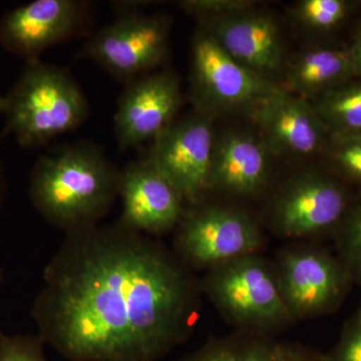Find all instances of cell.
Listing matches in <instances>:
<instances>
[{"instance_id":"obj_1","label":"cell","mask_w":361,"mask_h":361,"mask_svg":"<svg viewBox=\"0 0 361 361\" xmlns=\"http://www.w3.org/2000/svg\"><path fill=\"white\" fill-rule=\"evenodd\" d=\"M201 285L175 253L120 222L66 234L32 306L37 334L70 361H158L184 343Z\"/></svg>"},{"instance_id":"obj_2","label":"cell","mask_w":361,"mask_h":361,"mask_svg":"<svg viewBox=\"0 0 361 361\" xmlns=\"http://www.w3.org/2000/svg\"><path fill=\"white\" fill-rule=\"evenodd\" d=\"M120 171L94 145L75 144L42 157L30 197L37 212L66 234L99 224L118 198Z\"/></svg>"},{"instance_id":"obj_3","label":"cell","mask_w":361,"mask_h":361,"mask_svg":"<svg viewBox=\"0 0 361 361\" xmlns=\"http://www.w3.org/2000/svg\"><path fill=\"white\" fill-rule=\"evenodd\" d=\"M89 103L68 71L27 61L6 97V133L20 146L37 147L75 130L87 120Z\"/></svg>"},{"instance_id":"obj_4","label":"cell","mask_w":361,"mask_h":361,"mask_svg":"<svg viewBox=\"0 0 361 361\" xmlns=\"http://www.w3.org/2000/svg\"><path fill=\"white\" fill-rule=\"evenodd\" d=\"M256 254L207 270L201 289L233 324L244 332L266 334L290 322L292 316L276 270Z\"/></svg>"},{"instance_id":"obj_5","label":"cell","mask_w":361,"mask_h":361,"mask_svg":"<svg viewBox=\"0 0 361 361\" xmlns=\"http://www.w3.org/2000/svg\"><path fill=\"white\" fill-rule=\"evenodd\" d=\"M281 85L256 75L234 61L203 27L192 44L191 96L194 110L215 118L239 115L251 118Z\"/></svg>"},{"instance_id":"obj_6","label":"cell","mask_w":361,"mask_h":361,"mask_svg":"<svg viewBox=\"0 0 361 361\" xmlns=\"http://www.w3.org/2000/svg\"><path fill=\"white\" fill-rule=\"evenodd\" d=\"M178 224L176 256L189 269H211L228 261L256 254L262 243L250 215L219 204H191Z\"/></svg>"},{"instance_id":"obj_7","label":"cell","mask_w":361,"mask_h":361,"mask_svg":"<svg viewBox=\"0 0 361 361\" xmlns=\"http://www.w3.org/2000/svg\"><path fill=\"white\" fill-rule=\"evenodd\" d=\"M170 25L161 16L133 11L90 39L85 54L111 75L135 80L160 66L167 56Z\"/></svg>"},{"instance_id":"obj_8","label":"cell","mask_w":361,"mask_h":361,"mask_svg":"<svg viewBox=\"0 0 361 361\" xmlns=\"http://www.w3.org/2000/svg\"><path fill=\"white\" fill-rule=\"evenodd\" d=\"M214 120L195 111L171 123L153 140L148 159L185 201L195 204L209 191L215 134Z\"/></svg>"},{"instance_id":"obj_9","label":"cell","mask_w":361,"mask_h":361,"mask_svg":"<svg viewBox=\"0 0 361 361\" xmlns=\"http://www.w3.org/2000/svg\"><path fill=\"white\" fill-rule=\"evenodd\" d=\"M275 270L292 318L313 317L334 310L345 297L353 279L341 261L312 247L282 252Z\"/></svg>"},{"instance_id":"obj_10","label":"cell","mask_w":361,"mask_h":361,"mask_svg":"<svg viewBox=\"0 0 361 361\" xmlns=\"http://www.w3.org/2000/svg\"><path fill=\"white\" fill-rule=\"evenodd\" d=\"M348 209V194L337 180L320 171H305L277 195L271 221L281 236L302 238L339 227Z\"/></svg>"},{"instance_id":"obj_11","label":"cell","mask_w":361,"mask_h":361,"mask_svg":"<svg viewBox=\"0 0 361 361\" xmlns=\"http://www.w3.org/2000/svg\"><path fill=\"white\" fill-rule=\"evenodd\" d=\"M180 103L179 78L172 71L147 73L133 80L118 101L114 118L118 148L153 141L175 122Z\"/></svg>"},{"instance_id":"obj_12","label":"cell","mask_w":361,"mask_h":361,"mask_svg":"<svg viewBox=\"0 0 361 361\" xmlns=\"http://www.w3.org/2000/svg\"><path fill=\"white\" fill-rule=\"evenodd\" d=\"M118 196L123 204L120 223L145 235L174 229L184 215V198L148 158L120 171Z\"/></svg>"},{"instance_id":"obj_13","label":"cell","mask_w":361,"mask_h":361,"mask_svg":"<svg viewBox=\"0 0 361 361\" xmlns=\"http://www.w3.org/2000/svg\"><path fill=\"white\" fill-rule=\"evenodd\" d=\"M87 7L75 0H35L18 7L0 20V44L26 61L39 59L45 49L75 35Z\"/></svg>"},{"instance_id":"obj_14","label":"cell","mask_w":361,"mask_h":361,"mask_svg":"<svg viewBox=\"0 0 361 361\" xmlns=\"http://www.w3.org/2000/svg\"><path fill=\"white\" fill-rule=\"evenodd\" d=\"M200 26L234 61L256 75L275 82L278 73L284 71L283 42L279 26L270 14L255 7L201 20Z\"/></svg>"},{"instance_id":"obj_15","label":"cell","mask_w":361,"mask_h":361,"mask_svg":"<svg viewBox=\"0 0 361 361\" xmlns=\"http://www.w3.org/2000/svg\"><path fill=\"white\" fill-rule=\"evenodd\" d=\"M271 155L310 156L326 148L329 130L311 102L282 90L251 116Z\"/></svg>"},{"instance_id":"obj_16","label":"cell","mask_w":361,"mask_h":361,"mask_svg":"<svg viewBox=\"0 0 361 361\" xmlns=\"http://www.w3.org/2000/svg\"><path fill=\"white\" fill-rule=\"evenodd\" d=\"M270 156L260 137L223 133L214 144L209 191L241 197L258 193L269 178Z\"/></svg>"},{"instance_id":"obj_17","label":"cell","mask_w":361,"mask_h":361,"mask_svg":"<svg viewBox=\"0 0 361 361\" xmlns=\"http://www.w3.org/2000/svg\"><path fill=\"white\" fill-rule=\"evenodd\" d=\"M283 73L282 89L310 102L355 78L348 47L306 49L285 65Z\"/></svg>"},{"instance_id":"obj_18","label":"cell","mask_w":361,"mask_h":361,"mask_svg":"<svg viewBox=\"0 0 361 361\" xmlns=\"http://www.w3.org/2000/svg\"><path fill=\"white\" fill-rule=\"evenodd\" d=\"M317 351L267 334L243 332L216 339L179 361H322Z\"/></svg>"},{"instance_id":"obj_19","label":"cell","mask_w":361,"mask_h":361,"mask_svg":"<svg viewBox=\"0 0 361 361\" xmlns=\"http://www.w3.org/2000/svg\"><path fill=\"white\" fill-rule=\"evenodd\" d=\"M311 104L330 135L361 133V82L329 90Z\"/></svg>"},{"instance_id":"obj_20","label":"cell","mask_w":361,"mask_h":361,"mask_svg":"<svg viewBox=\"0 0 361 361\" xmlns=\"http://www.w3.org/2000/svg\"><path fill=\"white\" fill-rule=\"evenodd\" d=\"M355 2L346 0H301L292 9L299 25L313 32H329L353 13Z\"/></svg>"},{"instance_id":"obj_21","label":"cell","mask_w":361,"mask_h":361,"mask_svg":"<svg viewBox=\"0 0 361 361\" xmlns=\"http://www.w3.org/2000/svg\"><path fill=\"white\" fill-rule=\"evenodd\" d=\"M339 229L341 262L351 278L361 282V203L348 209Z\"/></svg>"},{"instance_id":"obj_22","label":"cell","mask_w":361,"mask_h":361,"mask_svg":"<svg viewBox=\"0 0 361 361\" xmlns=\"http://www.w3.org/2000/svg\"><path fill=\"white\" fill-rule=\"evenodd\" d=\"M325 149L339 172L361 184V133L330 135Z\"/></svg>"},{"instance_id":"obj_23","label":"cell","mask_w":361,"mask_h":361,"mask_svg":"<svg viewBox=\"0 0 361 361\" xmlns=\"http://www.w3.org/2000/svg\"><path fill=\"white\" fill-rule=\"evenodd\" d=\"M39 334L0 332V361H49Z\"/></svg>"},{"instance_id":"obj_24","label":"cell","mask_w":361,"mask_h":361,"mask_svg":"<svg viewBox=\"0 0 361 361\" xmlns=\"http://www.w3.org/2000/svg\"><path fill=\"white\" fill-rule=\"evenodd\" d=\"M178 4L185 13L196 16L200 21L242 13L257 6L251 0H184Z\"/></svg>"},{"instance_id":"obj_25","label":"cell","mask_w":361,"mask_h":361,"mask_svg":"<svg viewBox=\"0 0 361 361\" xmlns=\"http://www.w3.org/2000/svg\"><path fill=\"white\" fill-rule=\"evenodd\" d=\"M322 361H361V312L334 350L322 355Z\"/></svg>"},{"instance_id":"obj_26","label":"cell","mask_w":361,"mask_h":361,"mask_svg":"<svg viewBox=\"0 0 361 361\" xmlns=\"http://www.w3.org/2000/svg\"><path fill=\"white\" fill-rule=\"evenodd\" d=\"M348 49L353 61L355 78H361V26L356 32L353 44Z\"/></svg>"},{"instance_id":"obj_27","label":"cell","mask_w":361,"mask_h":361,"mask_svg":"<svg viewBox=\"0 0 361 361\" xmlns=\"http://www.w3.org/2000/svg\"><path fill=\"white\" fill-rule=\"evenodd\" d=\"M6 110V97H0V114H4Z\"/></svg>"},{"instance_id":"obj_28","label":"cell","mask_w":361,"mask_h":361,"mask_svg":"<svg viewBox=\"0 0 361 361\" xmlns=\"http://www.w3.org/2000/svg\"><path fill=\"white\" fill-rule=\"evenodd\" d=\"M2 279H4V271L0 269V284H1Z\"/></svg>"},{"instance_id":"obj_29","label":"cell","mask_w":361,"mask_h":361,"mask_svg":"<svg viewBox=\"0 0 361 361\" xmlns=\"http://www.w3.org/2000/svg\"><path fill=\"white\" fill-rule=\"evenodd\" d=\"M1 192H2V180H1V176H0V197H1Z\"/></svg>"}]
</instances>
